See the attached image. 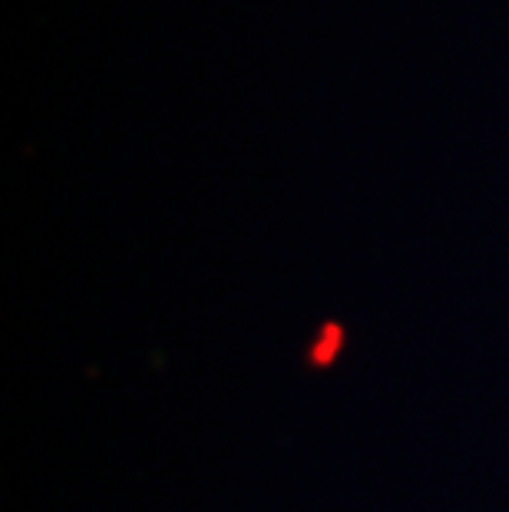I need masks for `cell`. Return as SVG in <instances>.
<instances>
[{
    "label": "cell",
    "instance_id": "6da1fadb",
    "mask_svg": "<svg viewBox=\"0 0 509 512\" xmlns=\"http://www.w3.org/2000/svg\"><path fill=\"white\" fill-rule=\"evenodd\" d=\"M348 347V328L341 321H324L305 347V367L308 370H331L338 357Z\"/></svg>",
    "mask_w": 509,
    "mask_h": 512
}]
</instances>
